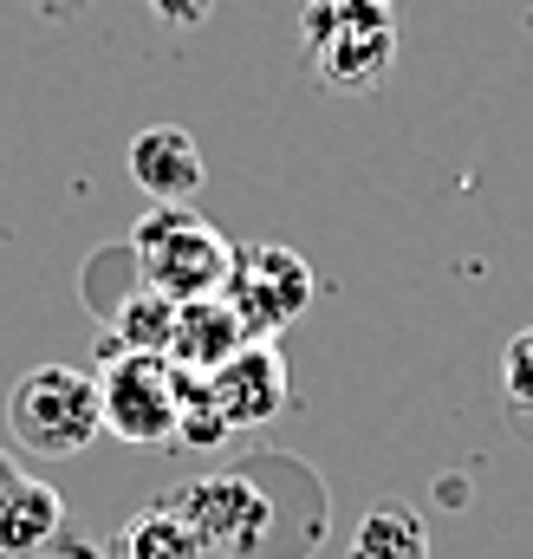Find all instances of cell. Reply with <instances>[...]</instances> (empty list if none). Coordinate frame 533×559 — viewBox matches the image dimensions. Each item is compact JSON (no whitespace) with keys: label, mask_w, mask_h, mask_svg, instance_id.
<instances>
[{"label":"cell","mask_w":533,"mask_h":559,"mask_svg":"<svg viewBox=\"0 0 533 559\" xmlns=\"http://www.w3.org/2000/svg\"><path fill=\"white\" fill-rule=\"evenodd\" d=\"M59 534H66V501H59V488H46V481L26 475V481L0 501V559H39Z\"/></svg>","instance_id":"30bf717a"},{"label":"cell","mask_w":533,"mask_h":559,"mask_svg":"<svg viewBox=\"0 0 533 559\" xmlns=\"http://www.w3.org/2000/svg\"><path fill=\"white\" fill-rule=\"evenodd\" d=\"M241 345H248V325L235 319V306H228L222 293L176 306V332H169V365H176V371L209 378V371H222Z\"/></svg>","instance_id":"9c48e42d"},{"label":"cell","mask_w":533,"mask_h":559,"mask_svg":"<svg viewBox=\"0 0 533 559\" xmlns=\"http://www.w3.org/2000/svg\"><path fill=\"white\" fill-rule=\"evenodd\" d=\"M131 267L150 293H163V299H176V306H182V299H209V293L228 286L235 241H228L209 215H196L189 202L150 209L131 228Z\"/></svg>","instance_id":"7a4b0ae2"},{"label":"cell","mask_w":533,"mask_h":559,"mask_svg":"<svg viewBox=\"0 0 533 559\" xmlns=\"http://www.w3.org/2000/svg\"><path fill=\"white\" fill-rule=\"evenodd\" d=\"M143 7H150L169 33H196V26L215 13V0H143Z\"/></svg>","instance_id":"9a60e30c"},{"label":"cell","mask_w":533,"mask_h":559,"mask_svg":"<svg viewBox=\"0 0 533 559\" xmlns=\"http://www.w3.org/2000/svg\"><path fill=\"white\" fill-rule=\"evenodd\" d=\"M98 404L105 429L131 449H163L176 442L182 423V371L163 352H118L111 338H98Z\"/></svg>","instance_id":"277c9868"},{"label":"cell","mask_w":533,"mask_h":559,"mask_svg":"<svg viewBox=\"0 0 533 559\" xmlns=\"http://www.w3.org/2000/svg\"><path fill=\"white\" fill-rule=\"evenodd\" d=\"M345 559H429V527H423V514L410 501H378L358 521Z\"/></svg>","instance_id":"7c38bea8"},{"label":"cell","mask_w":533,"mask_h":559,"mask_svg":"<svg viewBox=\"0 0 533 559\" xmlns=\"http://www.w3.org/2000/svg\"><path fill=\"white\" fill-rule=\"evenodd\" d=\"M20 481H26V468H20V462H13V455L0 449V501H7V495H13Z\"/></svg>","instance_id":"2e32d148"},{"label":"cell","mask_w":533,"mask_h":559,"mask_svg":"<svg viewBox=\"0 0 533 559\" xmlns=\"http://www.w3.org/2000/svg\"><path fill=\"white\" fill-rule=\"evenodd\" d=\"M209 384V397H215V411L228 429H261L286 411V397H293V378H286V358H280V345L273 338H248L222 371H209L202 378Z\"/></svg>","instance_id":"52a82bcc"},{"label":"cell","mask_w":533,"mask_h":559,"mask_svg":"<svg viewBox=\"0 0 533 559\" xmlns=\"http://www.w3.org/2000/svg\"><path fill=\"white\" fill-rule=\"evenodd\" d=\"M169 332H176V299L150 293L143 280H137V293H125L111 306V319H105V338L118 352H163L169 358Z\"/></svg>","instance_id":"4fadbf2b"},{"label":"cell","mask_w":533,"mask_h":559,"mask_svg":"<svg viewBox=\"0 0 533 559\" xmlns=\"http://www.w3.org/2000/svg\"><path fill=\"white\" fill-rule=\"evenodd\" d=\"M163 501H169V508L202 534V547H209V554L280 559V547H273V521H280V508L261 495V481H254V475H196V481L169 488Z\"/></svg>","instance_id":"5b68a950"},{"label":"cell","mask_w":533,"mask_h":559,"mask_svg":"<svg viewBox=\"0 0 533 559\" xmlns=\"http://www.w3.org/2000/svg\"><path fill=\"white\" fill-rule=\"evenodd\" d=\"M7 429H13V449H26L39 462L85 455L105 436L98 378L92 371H72V365H33L7 391Z\"/></svg>","instance_id":"3957f363"},{"label":"cell","mask_w":533,"mask_h":559,"mask_svg":"<svg viewBox=\"0 0 533 559\" xmlns=\"http://www.w3.org/2000/svg\"><path fill=\"white\" fill-rule=\"evenodd\" d=\"M39 7H46V13H79L85 0H39Z\"/></svg>","instance_id":"e0dca14e"},{"label":"cell","mask_w":533,"mask_h":559,"mask_svg":"<svg viewBox=\"0 0 533 559\" xmlns=\"http://www.w3.org/2000/svg\"><path fill=\"white\" fill-rule=\"evenodd\" d=\"M125 169H131L137 189L150 195V209L196 202V189H202V143L189 138L182 124H150V131L131 138Z\"/></svg>","instance_id":"ba28073f"},{"label":"cell","mask_w":533,"mask_h":559,"mask_svg":"<svg viewBox=\"0 0 533 559\" xmlns=\"http://www.w3.org/2000/svg\"><path fill=\"white\" fill-rule=\"evenodd\" d=\"M501 411L533 442V325L514 332L508 352H501Z\"/></svg>","instance_id":"5bb4252c"},{"label":"cell","mask_w":533,"mask_h":559,"mask_svg":"<svg viewBox=\"0 0 533 559\" xmlns=\"http://www.w3.org/2000/svg\"><path fill=\"white\" fill-rule=\"evenodd\" d=\"M118 559H209V547H202V534L156 495L143 514H131V521L118 527Z\"/></svg>","instance_id":"8fae6325"},{"label":"cell","mask_w":533,"mask_h":559,"mask_svg":"<svg viewBox=\"0 0 533 559\" xmlns=\"http://www.w3.org/2000/svg\"><path fill=\"white\" fill-rule=\"evenodd\" d=\"M299 59L325 98H371L398 66V7L391 0H306Z\"/></svg>","instance_id":"6da1fadb"},{"label":"cell","mask_w":533,"mask_h":559,"mask_svg":"<svg viewBox=\"0 0 533 559\" xmlns=\"http://www.w3.org/2000/svg\"><path fill=\"white\" fill-rule=\"evenodd\" d=\"M319 293V274L306 254H293L286 241H254V248H235V267L222 299L235 306V319L248 325V338H280Z\"/></svg>","instance_id":"8992f818"}]
</instances>
